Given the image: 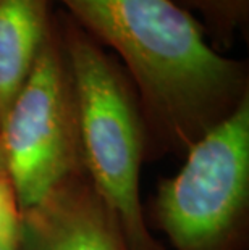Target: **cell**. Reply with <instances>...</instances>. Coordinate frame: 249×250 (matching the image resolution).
<instances>
[{"instance_id": "cell-4", "label": "cell", "mask_w": 249, "mask_h": 250, "mask_svg": "<svg viewBox=\"0 0 249 250\" xmlns=\"http://www.w3.org/2000/svg\"><path fill=\"white\" fill-rule=\"evenodd\" d=\"M5 163L20 210L83 174L78 105L57 18L31 74L0 123Z\"/></svg>"}, {"instance_id": "cell-8", "label": "cell", "mask_w": 249, "mask_h": 250, "mask_svg": "<svg viewBox=\"0 0 249 250\" xmlns=\"http://www.w3.org/2000/svg\"><path fill=\"white\" fill-rule=\"evenodd\" d=\"M20 207L8 174H0V250H18Z\"/></svg>"}, {"instance_id": "cell-2", "label": "cell", "mask_w": 249, "mask_h": 250, "mask_svg": "<svg viewBox=\"0 0 249 250\" xmlns=\"http://www.w3.org/2000/svg\"><path fill=\"white\" fill-rule=\"evenodd\" d=\"M75 86L84 171L120 223L130 250H167L141 205L147 132L136 90L120 62L70 17L57 18Z\"/></svg>"}, {"instance_id": "cell-9", "label": "cell", "mask_w": 249, "mask_h": 250, "mask_svg": "<svg viewBox=\"0 0 249 250\" xmlns=\"http://www.w3.org/2000/svg\"><path fill=\"white\" fill-rule=\"evenodd\" d=\"M0 174H8V171H7V163H5L3 148H2V142H0Z\"/></svg>"}, {"instance_id": "cell-5", "label": "cell", "mask_w": 249, "mask_h": 250, "mask_svg": "<svg viewBox=\"0 0 249 250\" xmlns=\"http://www.w3.org/2000/svg\"><path fill=\"white\" fill-rule=\"evenodd\" d=\"M18 250H130L118 220L86 173L20 210Z\"/></svg>"}, {"instance_id": "cell-7", "label": "cell", "mask_w": 249, "mask_h": 250, "mask_svg": "<svg viewBox=\"0 0 249 250\" xmlns=\"http://www.w3.org/2000/svg\"><path fill=\"white\" fill-rule=\"evenodd\" d=\"M201 23L210 44L226 50L249 20V0H175Z\"/></svg>"}, {"instance_id": "cell-1", "label": "cell", "mask_w": 249, "mask_h": 250, "mask_svg": "<svg viewBox=\"0 0 249 250\" xmlns=\"http://www.w3.org/2000/svg\"><path fill=\"white\" fill-rule=\"evenodd\" d=\"M110 47L136 90L147 158L186 153L249 95L248 63L225 57L175 0H52Z\"/></svg>"}, {"instance_id": "cell-6", "label": "cell", "mask_w": 249, "mask_h": 250, "mask_svg": "<svg viewBox=\"0 0 249 250\" xmlns=\"http://www.w3.org/2000/svg\"><path fill=\"white\" fill-rule=\"evenodd\" d=\"M52 0H0V123L50 33Z\"/></svg>"}, {"instance_id": "cell-3", "label": "cell", "mask_w": 249, "mask_h": 250, "mask_svg": "<svg viewBox=\"0 0 249 250\" xmlns=\"http://www.w3.org/2000/svg\"><path fill=\"white\" fill-rule=\"evenodd\" d=\"M154 226L175 250H246L249 231V95L158 183Z\"/></svg>"}]
</instances>
